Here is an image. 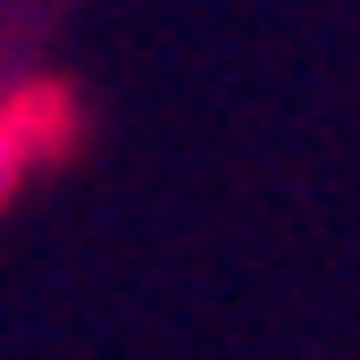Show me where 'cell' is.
Returning a JSON list of instances; mask_svg holds the SVG:
<instances>
[{
    "label": "cell",
    "mask_w": 360,
    "mask_h": 360,
    "mask_svg": "<svg viewBox=\"0 0 360 360\" xmlns=\"http://www.w3.org/2000/svg\"><path fill=\"white\" fill-rule=\"evenodd\" d=\"M17 160H25V143H17V117L0 109V193L17 184Z\"/></svg>",
    "instance_id": "obj_1"
}]
</instances>
